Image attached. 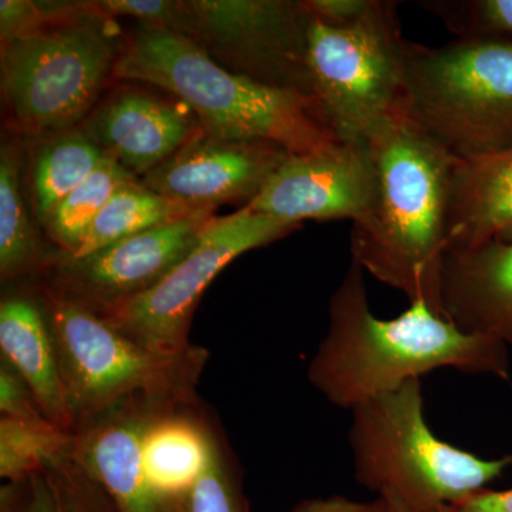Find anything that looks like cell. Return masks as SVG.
<instances>
[{"instance_id":"6da1fadb","label":"cell","mask_w":512,"mask_h":512,"mask_svg":"<svg viewBox=\"0 0 512 512\" xmlns=\"http://www.w3.org/2000/svg\"><path fill=\"white\" fill-rule=\"evenodd\" d=\"M439 369L510 380L508 346L467 333L424 302L394 319L370 311L365 271L350 262L329 302V328L308 367L312 386L329 403L352 412Z\"/></svg>"},{"instance_id":"7a4b0ae2","label":"cell","mask_w":512,"mask_h":512,"mask_svg":"<svg viewBox=\"0 0 512 512\" xmlns=\"http://www.w3.org/2000/svg\"><path fill=\"white\" fill-rule=\"evenodd\" d=\"M366 143L375 192L365 217L353 224L352 261L410 303L424 302L443 316L441 269L457 158L407 114L386 121Z\"/></svg>"},{"instance_id":"3957f363","label":"cell","mask_w":512,"mask_h":512,"mask_svg":"<svg viewBox=\"0 0 512 512\" xmlns=\"http://www.w3.org/2000/svg\"><path fill=\"white\" fill-rule=\"evenodd\" d=\"M113 80L148 84L184 101L201 127L229 140L264 141L291 154L342 143L319 101L222 69L190 37L140 28L123 37Z\"/></svg>"},{"instance_id":"277c9868","label":"cell","mask_w":512,"mask_h":512,"mask_svg":"<svg viewBox=\"0 0 512 512\" xmlns=\"http://www.w3.org/2000/svg\"><path fill=\"white\" fill-rule=\"evenodd\" d=\"M349 446L357 483L407 512H441L512 466V454L487 460L439 439L424 417L420 379L355 407Z\"/></svg>"},{"instance_id":"5b68a950","label":"cell","mask_w":512,"mask_h":512,"mask_svg":"<svg viewBox=\"0 0 512 512\" xmlns=\"http://www.w3.org/2000/svg\"><path fill=\"white\" fill-rule=\"evenodd\" d=\"M33 284L55 340L73 431L138 394L198 399L207 349L192 345L185 352L164 353L146 348L55 286L40 279Z\"/></svg>"},{"instance_id":"8992f818","label":"cell","mask_w":512,"mask_h":512,"mask_svg":"<svg viewBox=\"0 0 512 512\" xmlns=\"http://www.w3.org/2000/svg\"><path fill=\"white\" fill-rule=\"evenodd\" d=\"M406 114L448 153L471 160L512 147V39L412 43Z\"/></svg>"},{"instance_id":"52a82bcc","label":"cell","mask_w":512,"mask_h":512,"mask_svg":"<svg viewBox=\"0 0 512 512\" xmlns=\"http://www.w3.org/2000/svg\"><path fill=\"white\" fill-rule=\"evenodd\" d=\"M114 28V20L94 8L83 18L2 43V97L16 136H47L86 120L113 80L123 45Z\"/></svg>"},{"instance_id":"ba28073f","label":"cell","mask_w":512,"mask_h":512,"mask_svg":"<svg viewBox=\"0 0 512 512\" xmlns=\"http://www.w3.org/2000/svg\"><path fill=\"white\" fill-rule=\"evenodd\" d=\"M397 5L373 0L350 25L312 19L309 26L313 96L342 140H366L386 121L406 114L413 42L403 36Z\"/></svg>"},{"instance_id":"9c48e42d","label":"cell","mask_w":512,"mask_h":512,"mask_svg":"<svg viewBox=\"0 0 512 512\" xmlns=\"http://www.w3.org/2000/svg\"><path fill=\"white\" fill-rule=\"evenodd\" d=\"M301 227L249 207L227 217H214L190 254L160 284L94 312L146 348L185 352L192 346L195 309L215 276L238 256L288 237Z\"/></svg>"},{"instance_id":"30bf717a","label":"cell","mask_w":512,"mask_h":512,"mask_svg":"<svg viewBox=\"0 0 512 512\" xmlns=\"http://www.w3.org/2000/svg\"><path fill=\"white\" fill-rule=\"evenodd\" d=\"M194 39L222 69L311 96L312 18L303 0H191Z\"/></svg>"},{"instance_id":"8fae6325","label":"cell","mask_w":512,"mask_h":512,"mask_svg":"<svg viewBox=\"0 0 512 512\" xmlns=\"http://www.w3.org/2000/svg\"><path fill=\"white\" fill-rule=\"evenodd\" d=\"M214 212L138 232L80 258L59 251L39 279L93 311L134 298L160 284L190 254Z\"/></svg>"},{"instance_id":"7c38bea8","label":"cell","mask_w":512,"mask_h":512,"mask_svg":"<svg viewBox=\"0 0 512 512\" xmlns=\"http://www.w3.org/2000/svg\"><path fill=\"white\" fill-rule=\"evenodd\" d=\"M375 192V167L366 140L342 141L315 153L289 154L245 207L302 225L305 220L355 222Z\"/></svg>"},{"instance_id":"4fadbf2b","label":"cell","mask_w":512,"mask_h":512,"mask_svg":"<svg viewBox=\"0 0 512 512\" xmlns=\"http://www.w3.org/2000/svg\"><path fill=\"white\" fill-rule=\"evenodd\" d=\"M289 151L264 141L229 140L204 128L164 163L141 177L150 190L195 207L254 201Z\"/></svg>"},{"instance_id":"5bb4252c","label":"cell","mask_w":512,"mask_h":512,"mask_svg":"<svg viewBox=\"0 0 512 512\" xmlns=\"http://www.w3.org/2000/svg\"><path fill=\"white\" fill-rule=\"evenodd\" d=\"M84 133L134 177L141 178L202 130L190 107L173 94L120 82L80 124Z\"/></svg>"},{"instance_id":"9a60e30c","label":"cell","mask_w":512,"mask_h":512,"mask_svg":"<svg viewBox=\"0 0 512 512\" xmlns=\"http://www.w3.org/2000/svg\"><path fill=\"white\" fill-rule=\"evenodd\" d=\"M158 397H128L73 431L70 458L99 485L116 512H171L175 503L150 487L143 471V437ZM170 399V397H168Z\"/></svg>"},{"instance_id":"2e32d148","label":"cell","mask_w":512,"mask_h":512,"mask_svg":"<svg viewBox=\"0 0 512 512\" xmlns=\"http://www.w3.org/2000/svg\"><path fill=\"white\" fill-rule=\"evenodd\" d=\"M441 309L464 332L512 346V242L447 249Z\"/></svg>"},{"instance_id":"e0dca14e","label":"cell","mask_w":512,"mask_h":512,"mask_svg":"<svg viewBox=\"0 0 512 512\" xmlns=\"http://www.w3.org/2000/svg\"><path fill=\"white\" fill-rule=\"evenodd\" d=\"M0 352L28 383L43 413L60 429L73 431L55 340L35 284L8 286L0 301Z\"/></svg>"},{"instance_id":"ac0fdd59","label":"cell","mask_w":512,"mask_h":512,"mask_svg":"<svg viewBox=\"0 0 512 512\" xmlns=\"http://www.w3.org/2000/svg\"><path fill=\"white\" fill-rule=\"evenodd\" d=\"M487 241L512 242V147L454 165L447 249Z\"/></svg>"},{"instance_id":"d6986e66","label":"cell","mask_w":512,"mask_h":512,"mask_svg":"<svg viewBox=\"0 0 512 512\" xmlns=\"http://www.w3.org/2000/svg\"><path fill=\"white\" fill-rule=\"evenodd\" d=\"M25 140L3 134L0 144V279L6 286L29 284L45 275L59 249L47 248L26 200ZM36 220V218H35Z\"/></svg>"},{"instance_id":"ffe728a7","label":"cell","mask_w":512,"mask_h":512,"mask_svg":"<svg viewBox=\"0 0 512 512\" xmlns=\"http://www.w3.org/2000/svg\"><path fill=\"white\" fill-rule=\"evenodd\" d=\"M23 140L30 210L43 227L53 208L107 156L80 126Z\"/></svg>"},{"instance_id":"44dd1931","label":"cell","mask_w":512,"mask_h":512,"mask_svg":"<svg viewBox=\"0 0 512 512\" xmlns=\"http://www.w3.org/2000/svg\"><path fill=\"white\" fill-rule=\"evenodd\" d=\"M207 211L217 210L171 200L150 190L136 178L117 188L93 222L83 244L74 254L67 255L80 258L138 232L174 224Z\"/></svg>"},{"instance_id":"7402d4cb","label":"cell","mask_w":512,"mask_h":512,"mask_svg":"<svg viewBox=\"0 0 512 512\" xmlns=\"http://www.w3.org/2000/svg\"><path fill=\"white\" fill-rule=\"evenodd\" d=\"M136 178L114 158H104L99 167L50 212L42 227L47 238L60 252L74 254L117 188Z\"/></svg>"},{"instance_id":"603a6c76","label":"cell","mask_w":512,"mask_h":512,"mask_svg":"<svg viewBox=\"0 0 512 512\" xmlns=\"http://www.w3.org/2000/svg\"><path fill=\"white\" fill-rule=\"evenodd\" d=\"M73 434L52 421H23L0 416V477L10 484L33 477L70 454Z\"/></svg>"},{"instance_id":"cb8c5ba5","label":"cell","mask_w":512,"mask_h":512,"mask_svg":"<svg viewBox=\"0 0 512 512\" xmlns=\"http://www.w3.org/2000/svg\"><path fill=\"white\" fill-rule=\"evenodd\" d=\"M171 512H248L237 464L221 439L210 464Z\"/></svg>"},{"instance_id":"d4e9b609","label":"cell","mask_w":512,"mask_h":512,"mask_svg":"<svg viewBox=\"0 0 512 512\" xmlns=\"http://www.w3.org/2000/svg\"><path fill=\"white\" fill-rule=\"evenodd\" d=\"M420 8L457 37H510L512 0H421Z\"/></svg>"},{"instance_id":"484cf974","label":"cell","mask_w":512,"mask_h":512,"mask_svg":"<svg viewBox=\"0 0 512 512\" xmlns=\"http://www.w3.org/2000/svg\"><path fill=\"white\" fill-rule=\"evenodd\" d=\"M92 2H37L2 0L0 2V40L13 42L35 35L47 26L59 25L90 15Z\"/></svg>"},{"instance_id":"4316f807","label":"cell","mask_w":512,"mask_h":512,"mask_svg":"<svg viewBox=\"0 0 512 512\" xmlns=\"http://www.w3.org/2000/svg\"><path fill=\"white\" fill-rule=\"evenodd\" d=\"M93 5L106 18L133 19L140 28L164 30L190 39L197 32L191 0H94Z\"/></svg>"},{"instance_id":"83f0119b","label":"cell","mask_w":512,"mask_h":512,"mask_svg":"<svg viewBox=\"0 0 512 512\" xmlns=\"http://www.w3.org/2000/svg\"><path fill=\"white\" fill-rule=\"evenodd\" d=\"M0 413L23 421H50L28 383L6 360H0Z\"/></svg>"},{"instance_id":"f1b7e54d","label":"cell","mask_w":512,"mask_h":512,"mask_svg":"<svg viewBox=\"0 0 512 512\" xmlns=\"http://www.w3.org/2000/svg\"><path fill=\"white\" fill-rule=\"evenodd\" d=\"M373 0H303L312 19L330 26L356 22L372 6Z\"/></svg>"},{"instance_id":"f546056e","label":"cell","mask_w":512,"mask_h":512,"mask_svg":"<svg viewBox=\"0 0 512 512\" xmlns=\"http://www.w3.org/2000/svg\"><path fill=\"white\" fill-rule=\"evenodd\" d=\"M25 512H69L62 491L49 470L29 481Z\"/></svg>"},{"instance_id":"4dcf8cb0","label":"cell","mask_w":512,"mask_h":512,"mask_svg":"<svg viewBox=\"0 0 512 512\" xmlns=\"http://www.w3.org/2000/svg\"><path fill=\"white\" fill-rule=\"evenodd\" d=\"M291 512H387L386 501H356L343 495L309 498L293 507Z\"/></svg>"},{"instance_id":"1f68e13d","label":"cell","mask_w":512,"mask_h":512,"mask_svg":"<svg viewBox=\"0 0 512 512\" xmlns=\"http://www.w3.org/2000/svg\"><path fill=\"white\" fill-rule=\"evenodd\" d=\"M441 512H512V488L504 491L484 488L464 500L447 505Z\"/></svg>"},{"instance_id":"d6a6232c","label":"cell","mask_w":512,"mask_h":512,"mask_svg":"<svg viewBox=\"0 0 512 512\" xmlns=\"http://www.w3.org/2000/svg\"><path fill=\"white\" fill-rule=\"evenodd\" d=\"M383 498L384 501H386L387 505V512H407L404 510V507L402 504L399 503V501L396 500V498L393 497H380Z\"/></svg>"}]
</instances>
